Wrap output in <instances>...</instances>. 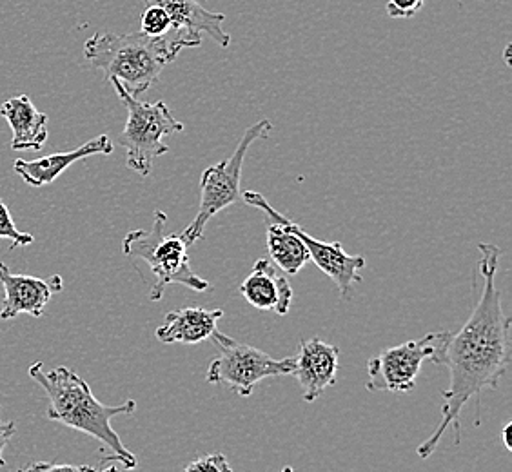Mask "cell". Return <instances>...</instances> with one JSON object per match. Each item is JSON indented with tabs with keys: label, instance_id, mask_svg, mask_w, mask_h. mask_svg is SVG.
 <instances>
[{
	"label": "cell",
	"instance_id": "obj_1",
	"mask_svg": "<svg viewBox=\"0 0 512 472\" xmlns=\"http://www.w3.org/2000/svg\"><path fill=\"white\" fill-rule=\"evenodd\" d=\"M480 275L482 293L473 315L462 329L451 335L438 365L451 373V385L442 393V422L425 442L418 447L420 458H429L436 451L447 429L454 427L456 445L460 443L462 427L460 416L473 398H476V425H480V405L483 391H496L500 378L511 365V318L505 315L502 291L496 286L500 247L480 244Z\"/></svg>",
	"mask_w": 512,
	"mask_h": 472
},
{
	"label": "cell",
	"instance_id": "obj_2",
	"mask_svg": "<svg viewBox=\"0 0 512 472\" xmlns=\"http://www.w3.org/2000/svg\"><path fill=\"white\" fill-rule=\"evenodd\" d=\"M202 46L195 31L171 30L162 37L137 33H95L84 44V57L91 66L104 71L106 79L119 80L131 97L138 99L160 79L164 68L186 48Z\"/></svg>",
	"mask_w": 512,
	"mask_h": 472
},
{
	"label": "cell",
	"instance_id": "obj_3",
	"mask_svg": "<svg viewBox=\"0 0 512 472\" xmlns=\"http://www.w3.org/2000/svg\"><path fill=\"white\" fill-rule=\"evenodd\" d=\"M30 376L50 398L48 418L104 443L113 454L111 458H106V462L120 463L128 471L137 467L135 454L128 451L117 431L111 427V420L115 416L137 411L135 400H128L120 405L100 404L91 393L86 380L69 371L68 367H55L50 373H46L42 362H35L30 367Z\"/></svg>",
	"mask_w": 512,
	"mask_h": 472
},
{
	"label": "cell",
	"instance_id": "obj_4",
	"mask_svg": "<svg viewBox=\"0 0 512 472\" xmlns=\"http://www.w3.org/2000/svg\"><path fill=\"white\" fill-rule=\"evenodd\" d=\"M168 215L155 211L153 227L131 231L122 242L124 255L144 260L155 276V284L149 289V300L158 302L169 284H180L191 291L204 293L211 284L202 276L195 275L189 267L188 244L180 235H166Z\"/></svg>",
	"mask_w": 512,
	"mask_h": 472
},
{
	"label": "cell",
	"instance_id": "obj_5",
	"mask_svg": "<svg viewBox=\"0 0 512 472\" xmlns=\"http://www.w3.org/2000/svg\"><path fill=\"white\" fill-rule=\"evenodd\" d=\"M120 102L128 109V120L120 133V146L126 149V164L140 177H149L153 162L166 155V137L184 131V124L173 117L166 102H142L131 97L119 80H109Z\"/></svg>",
	"mask_w": 512,
	"mask_h": 472
},
{
	"label": "cell",
	"instance_id": "obj_6",
	"mask_svg": "<svg viewBox=\"0 0 512 472\" xmlns=\"http://www.w3.org/2000/svg\"><path fill=\"white\" fill-rule=\"evenodd\" d=\"M273 124L264 118L258 120L251 128L244 131V135L238 142L237 149L231 157L218 162L215 166L207 168L200 178V207H198L197 218L189 224L180 236L188 246L197 244L204 236L207 222L215 217L226 207L237 204L240 193V182H242V168L247 157V151L255 144L256 140L269 137Z\"/></svg>",
	"mask_w": 512,
	"mask_h": 472
},
{
	"label": "cell",
	"instance_id": "obj_7",
	"mask_svg": "<svg viewBox=\"0 0 512 472\" xmlns=\"http://www.w3.org/2000/svg\"><path fill=\"white\" fill-rule=\"evenodd\" d=\"M211 340L217 345L218 356L207 369L209 384H224L238 396H251L264 378L293 376L295 356L275 360L256 347L240 344L218 329L211 335Z\"/></svg>",
	"mask_w": 512,
	"mask_h": 472
},
{
	"label": "cell",
	"instance_id": "obj_8",
	"mask_svg": "<svg viewBox=\"0 0 512 472\" xmlns=\"http://www.w3.org/2000/svg\"><path fill=\"white\" fill-rule=\"evenodd\" d=\"M453 333H429L396 347H389L367 362L365 389L371 393H411L425 360L438 365Z\"/></svg>",
	"mask_w": 512,
	"mask_h": 472
},
{
	"label": "cell",
	"instance_id": "obj_9",
	"mask_svg": "<svg viewBox=\"0 0 512 472\" xmlns=\"http://www.w3.org/2000/svg\"><path fill=\"white\" fill-rule=\"evenodd\" d=\"M242 198H244L247 206L264 211L273 222L286 226L293 235L298 236L302 240V244L306 246L307 253L318 266V269L335 282L340 298L344 302H349L353 298V286L362 282V269L365 267L364 256L347 255L344 246L340 242L316 240L315 236L306 233L291 218L278 213L275 207L267 202L266 197L256 193V191H246Z\"/></svg>",
	"mask_w": 512,
	"mask_h": 472
},
{
	"label": "cell",
	"instance_id": "obj_10",
	"mask_svg": "<svg viewBox=\"0 0 512 472\" xmlns=\"http://www.w3.org/2000/svg\"><path fill=\"white\" fill-rule=\"evenodd\" d=\"M0 284L4 287V302L0 309V320H13L26 315L40 318L50 304L51 296L60 293L64 282L62 276L53 275L48 280L37 276L15 275L6 264L0 262Z\"/></svg>",
	"mask_w": 512,
	"mask_h": 472
},
{
	"label": "cell",
	"instance_id": "obj_11",
	"mask_svg": "<svg viewBox=\"0 0 512 472\" xmlns=\"http://www.w3.org/2000/svg\"><path fill=\"white\" fill-rule=\"evenodd\" d=\"M338 358L340 349L320 338H309L300 342L293 376L304 391V402H315L327 387L336 384V374L340 369Z\"/></svg>",
	"mask_w": 512,
	"mask_h": 472
},
{
	"label": "cell",
	"instance_id": "obj_12",
	"mask_svg": "<svg viewBox=\"0 0 512 472\" xmlns=\"http://www.w3.org/2000/svg\"><path fill=\"white\" fill-rule=\"evenodd\" d=\"M238 291L246 298L247 304L280 316L289 313L295 296L287 276L278 273L276 267L264 258L256 260L255 267Z\"/></svg>",
	"mask_w": 512,
	"mask_h": 472
},
{
	"label": "cell",
	"instance_id": "obj_13",
	"mask_svg": "<svg viewBox=\"0 0 512 472\" xmlns=\"http://www.w3.org/2000/svg\"><path fill=\"white\" fill-rule=\"evenodd\" d=\"M113 142L108 135H100L86 142L84 146L68 151V153H53L48 157L37 158V160H15L13 169L28 186L42 187L50 186L57 178L75 162L84 158L95 157V155H111L113 153Z\"/></svg>",
	"mask_w": 512,
	"mask_h": 472
},
{
	"label": "cell",
	"instance_id": "obj_14",
	"mask_svg": "<svg viewBox=\"0 0 512 472\" xmlns=\"http://www.w3.org/2000/svg\"><path fill=\"white\" fill-rule=\"evenodd\" d=\"M146 6H160L171 19V28L206 33L222 48H229L231 35L224 31V13L207 10L206 0H144Z\"/></svg>",
	"mask_w": 512,
	"mask_h": 472
},
{
	"label": "cell",
	"instance_id": "obj_15",
	"mask_svg": "<svg viewBox=\"0 0 512 472\" xmlns=\"http://www.w3.org/2000/svg\"><path fill=\"white\" fill-rule=\"evenodd\" d=\"M222 316V309L184 307L168 313L166 322L158 327L155 335L162 344H200L217 331Z\"/></svg>",
	"mask_w": 512,
	"mask_h": 472
},
{
	"label": "cell",
	"instance_id": "obj_16",
	"mask_svg": "<svg viewBox=\"0 0 512 472\" xmlns=\"http://www.w3.org/2000/svg\"><path fill=\"white\" fill-rule=\"evenodd\" d=\"M0 117L6 118L13 131L11 149L40 151L48 140V115L33 106L28 95L6 100L0 106Z\"/></svg>",
	"mask_w": 512,
	"mask_h": 472
},
{
	"label": "cell",
	"instance_id": "obj_17",
	"mask_svg": "<svg viewBox=\"0 0 512 472\" xmlns=\"http://www.w3.org/2000/svg\"><path fill=\"white\" fill-rule=\"evenodd\" d=\"M266 242L271 260L286 275H298L307 262H311V256L302 240L278 222L267 227Z\"/></svg>",
	"mask_w": 512,
	"mask_h": 472
},
{
	"label": "cell",
	"instance_id": "obj_18",
	"mask_svg": "<svg viewBox=\"0 0 512 472\" xmlns=\"http://www.w3.org/2000/svg\"><path fill=\"white\" fill-rule=\"evenodd\" d=\"M171 19L160 6H146L140 19V31L148 37H162L171 30Z\"/></svg>",
	"mask_w": 512,
	"mask_h": 472
},
{
	"label": "cell",
	"instance_id": "obj_19",
	"mask_svg": "<svg viewBox=\"0 0 512 472\" xmlns=\"http://www.w3.org/2000/svg\"><path fill=\"white\" fill-rule=\"evenodd\" d=\"M0 238H8L11 242V247H26L31 246L35 242L33 236L28 233H22L15 226L13 218L10 215V209L4 204V200L0 198Z\"/></svg>",
	"mask_w": 512,
	"mask_h": 472
},
{
	"label": "cell",
	"instance_id": "obj_20",
	"mask_svg": "<svg viewBox=\"0 0 512 472\" xmlns=\"http://www.w3.org/2000/svg\"><path fill=\"white\" fill-rule=\"evenodd\" d=\"M182 472H233V469L224 454L213 453L193 460Z\"/></svg>",
	"mask_w": 512,
	"mask_h": 472
},
{
	"label": "cell",
	"instance_id": "obj_21",
	"mask_svg": "<svg viewBox=\"0 0 512 472\" xmlns=\"http://www.w3.org/2000/svg\"><path fill=\"white\" fill-rule=\"evenodd\" d=\"M425 0H387L385 11L391 19H413L424 8Z\"/></svg>",
	"mask_w": 512,
	"mask_h": 472
},
{
	"label": "cell",
	"instance_id": "obj_22",
	"mask_svg": "<svg viewBox=\"0 0 512 472\" xmlns=\"http://www.w3.org/2000/svg\"><path fill=\"white\" fill-rule=\"evenodd\" d=\"M89 465H57V463H30L24 472H86Z\"/></svg>",
	"mask_w": 512,
	"mask_h": 472
},
{
	"label": "cell",
	"instance_id": "obj_23",
	"mask_svg": "<svg viewBox=\"0 0 512 472\" xmlns=\"http://www.w3.org/2000/svg\"><path fill=\"white\" fill-rule=\"evenodd\" d=\"M0 414H2V405H0ZM15 433H17L15 423L2 422V420H0V467L6 465L4 458H2V453H4V449L10 445L11 438H13V434Z\"/></svg>",
	"mask_w": 512,
	"mask_h": 472
},
{
	"label": "cell",
	"instance_id": "obj_24",
	"mask_svg": "<svg viewBox=\"0 0 512 472\" xmlns=\"http://www.w3.org/2000/svg\"><path fill=\"white\" fill-rule=\"evenodd\" d=\"M511 429L512 423L509 422L505 427H503V442H505V447H507V451H512V442H511Z\"/></svg>",
	"mask_w": 512,
	"mask_h": 472
},
{
	"label": "cell",
	"instance_id": "obj_25",
	"mask_svg": "<svg viewBox=\"0 0 512 472\" xmlns=\"http://www.w3.org/2000/svg\"><path fill=\"white\" fill-rule=\"evenodd\" d=\"M86 472H119V467H117V465H109V467H106L104 471H95L93 467H89L88 471Z\"/></svg>",
	"mask_w": 512,
	"mask_h": 472
},
{
	"label": "cell",
	"instance_id": "obj_26",
	"mask_svg": "<svg viewBox=\"0 0 512 472\" xmlns=\"http://www.w3.org/2000/svg\"><path fill=\"white\" fill-rule=\"evenodd\" d=\"M282 472H295V469H293V467H289V465H286V467L282 469Z\"/></svg>",
	"mask_w": 512,
	"mask_h": 472
},
{
	"label": "cell",
	"instance_id": "obj_27",
	"mask_svg": "<svg viewBox=\"0 0 512 472\" xmlns=\"http://www.w3.org/2000/svg\"><path fill=\"white\" fill-rule=\"evenodd\" d=\"M17 472H24V469H19V471H17Z\"/></svg>",
	"mask_w": 512,
	"mask_h": 472
}]
</instances>
